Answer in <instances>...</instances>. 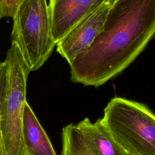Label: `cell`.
Masks as SVG:
<instances>
[{"label": "cell", "mask_w": 155, "mask_h": 155, "mask_svg": "<svg viewBox=\"0 0 155 155\" xmlns=\"http://www.w3.org/2000/svg\"><path fill=\"white\" fill-rule=\"evenodd\" d=\"M155 35V0L114 3L103 27L87 49L70 63L71 80L98 87L120 74Z\"/></svg>", "instance_id": "cell-1"}, {"label": "cell", "mask_w": 155, "mask_h": 155, "mask_svg": "<svg viewBox=\"0 0 155 155\" xmlns=\"http://www.w3.org/2000/svg\"><path fill=\"white\" fill-rule=\"evenodd\" d=\"M101 119L127 155H155V113L145 104L114 97Z\"/></svg>", "instance_id": "cell-2"}, {"label": "cell", "mask_w": 155, "mask_h": 155, "mask_svg": "<svg viewBox=\"0 0 155 155\" xmlns=\"http://www.w3.org/2000/svg\"><path fill=\"white\" fill-rule=\"evenodd\" d=\"M6 82L1 113V134L6 155H27L23 137V116L28 76L31 71L16 44L5 59Z\"/></svg>", "instance_id": "cell-3"}, {"label": "cell", "mask_w": 155, "mask_h": 155, "mask_svg": "<svg viewBox=\"0 0 155 155\" xmlns=\"http://www.w3.org/2000/svg\"><path fill=\"white\" fill-rule=\"evenodd\" d=\"M13 18L12 44H16L30 71L38 70L56 44L46 0H25Z\"/></svg>", "instance_id": "cell-4"}, {"label": "cell", "mask_w": 155, "mask_h": 155, "mask_svg": "<svg viewBox=\"0 0 155 155\" xmlns=\"http://www.w3.org/2000/svg\"><path fill=\"white\" fill-rule=\"evenodd\" d=\"M111 5L108 2L78 22L58 43L57 51L70 64L93 43L101 32Z\"/></svg>", "instance_id": "cell-5"}, {"label": "cell", "mask_w": 155, "mask_h": 155, "mask_svg": "<svg viewBox=\"0 0 155 155\" xmlns=\"http://www.w3.org/2000/svg\"><path fill=\"white\" fill-rule=\"evenodd\" d=\"M108 0H49L51 33L58 43L78 22Z\"/></svg>", "instance_id": "cell-6"}, {"label": "cell", "mask_w": 155, "mask_h": 155, "mask_svg": "<svg viewBox=\"0 0 155 155\" xmlns=\"http://www.w3.org/2000/svg\"><path fill=\"white\" fill-rule=\"evenodd\" d=\"M23 137L27 155H56L48 136L27 102L24 110Z\"/></svg>", "instance_id": "cell-7"}, {"label": "cell", "mask_w": 155, "mask_h": 155, "mask_svg": "<svg viewBox=\"0 0 155 155\" xmlns=\"http://www.w3.org/2000/svg\"><path fill=\"white\" fill-rule=\"evenodd\" d=\"M76 124L97 155H127L114 141L101 119L93 123L85 118Z\"/></svg>", "instance_id": "cell-8"}, {"label": "cell", "mask_w": 155, "mask_h": 155, "mask_svg": "<svg viewBox=\"0 0 155 155\" xmlns=\"http://www.w3.org/2000/svg\"><path fill=\"white\" fill-rule=\"evenodd\" d=\"M25 0H0V19L13 18Z\"/></svg>", "instance_id": "cell-9"}, {"label": "cell", "mask_w": 155, "mask_h": 155, "mask_svg": "<svg viewBox=\"0 0 155 155\" xmlns=\"http://www.w3.org/2000/svg\"><path fill=\"white\" fill-rule=\"evenodd\" d=\"M122 1V0H108V2L110 4V5L112 6L114 3L118 2V1Z\"/></svg>", "instance_id": "cell-10"}]
</instances>
